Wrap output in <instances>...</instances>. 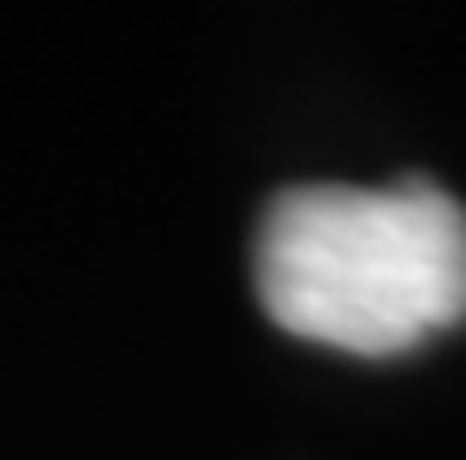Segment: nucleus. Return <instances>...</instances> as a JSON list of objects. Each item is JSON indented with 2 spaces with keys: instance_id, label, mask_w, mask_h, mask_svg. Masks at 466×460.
Wrapping results in <instances>:
<instances>
[{
  "instance_id": "f257e3e1",
  "label": "nucleus",
  "mask_w": 466,
  "mask_h": 460,
  "mask_svg": "<svg viewBox=\"0 0 466 460\" xmlns=\"http://www.w3.org/2000/svg\"><path fill=\"white\" fill-rule=\"evenodd\" d=\"M251 263L269 323L335 353L389 359L466 323V210L431 179L281 191Z\"/></svg>"
}]
</instances>
